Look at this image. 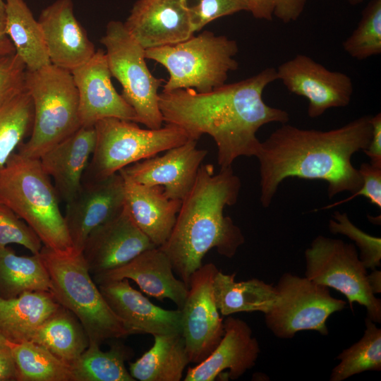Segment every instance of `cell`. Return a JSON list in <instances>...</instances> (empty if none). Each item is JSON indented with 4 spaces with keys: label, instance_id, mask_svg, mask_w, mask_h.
<instances>
[{
    "label": "cell",
    "instance_id": "cell-5",
    "mask_svg": "<svg viewBox=\"0 0 381 381\" xmlns=\"http://www.w3.org/2000/svg\"><path fill=\"white\" fill-rule=\"evenodd\" d=\"M39 255L49 276L50 292L76 316L89 341L101 345L128 335L92 277L82 252H58L42 246Z\"/></svg>",
    "mask_w": 381,
    "mask_h": 381
},
{
    "label": "cell",
    "instance_id": "cell-20",
    "mask_svg": "<svg viewBox=\"0 0 381 381\" xmlns=\"http://www.w3.org/2000/svg\"><path fill=\"white\" fill-rule=\"evenodd\" d=\"M52 64L71 72L89 61L96 50L75 18L72 0H56L38 18Z\"/></svg>",
    "mask_w": 381,
    "mask_h": 381
},
{
    "label": "cell",
    "instance_id": "cell-21",
    "mask_svg": "<svg viewBox=\"0 0 381 381\" xmlns=\"http://www.w3.org/2000/svg\"><path fill=\"white\" fill-rule=\"evenodd\" d=\"M224 329L219 344L202 362L188 369L185 381H213L224 370H229V378L235 380L255 366L260 349L250 326L229 315Z\"/></svg>",
    "mask_w": 381,
    "mask_h": 381
},
{
    "label": "cell",
    "instance_id": "cell-39",
    "mask_svg": "<svg viewBox=\"0 0 381 381\" xmlns=\"http://www.w3.org/2000/svg\"><path fill=\"white\" fill-rule=\"evenodd\" d=\"M248 11L257 19L277 18L284 23L296 21L302 14L307 0H244Z\"/></svg>",
    "mask_w": 381,
    "mask_h": 381
},
{
    "label": "cell",
    "instance_id": "cell-45",
    "mask_svg": "<svg viewBox=\"0 0 381 381\" xmlns=\"http://www.w3.org/2000/svg\"><path fill=\"white\" fill-rule=\"evenodd\" d=\"M368 285L374 295L381 293V272L378 270H373L367 275Z\"/></svg>",
    "mask_w": 381,
    "mask_h": 381
},
{
    "label": "cell",
    "instance_id": "cell-10",
    "mask_svg": "<svg viewBox=\"0 0 381 381\" xmlns=\"http://www.w3.org/2000/svg\"><path fill=\"white\" fill-rule=\"evenodd\" d=\"M305 277L319 284L332 288L353 303L363 306L366 317L381 322V300L371 291L367 268L353 243L322 235L316 236L304 253Z\"/></svg>",
    "mask_w": 381,
    "mask_h": 381
},
{
    "label": "cell",
    "instance_id": "cell-14",
    "mask_svg": "<svg viewBox=\"0 0 381 381\" xmlns=\"http://www.w3.org/2000/svg\"><path fill=\"white\" fill-rule=\"evenodd\" d=\"M124 206V181L119 172L83 183L79 192L66 203L64 215L73 250L82 252L91 231L119 214Z\"/></svg>",
    "mask_w": 381,
    "mask_h": 381
},
{
    "label": "cell",
    "instance_id": "cell-19",
    "mask_svg": "<svg viewBox=\"0 0 381 381\" xmlns=\"http://www.w3.org/2000/svg\"><path fill=\"white\" fill-rule=\"evenodd\" d=\"M123 24L145 49L175 44L194 35L186 0H138Z\"/></svg>",
    "mask_w": 381,
    "mask_h": 381
},
{
    "label": "cell",
    "instance_id": "cell-9",
    "mask_svg": "<svg viewBox=\"0 0 381 381\" xmlns=\"http://www.w3.org/2000/svg\"><path fill=\"white\" fill-rule=\"evenodd\" d=\"M100 42L111 74L121 85V94L133 109L137 123L147 128L162 126L158 90L164 80L155 77L145 59V49L130 35L123 23L111 20Z\"/></svg>",
    "mask_w": 381,
    "mask_h": 381
},
{
    "label": "cell",
    "instance_id": "cell-8",
    "mask_svg": "<svg viewBox=\"0 0 381 381\" xmlns=\"http://www.w3.org/2000/svg\"><path fill=\"white\" fill-rule=\"evenodd\" d=\"M95 128V149L82 183L105 179L190 140L184 130L169 123L157 129H143L134 121L105 118L98 121Z\"/></svg>",
    "mask_w": 381,
    "mask_h": 381
},
{
    "label": "cell",
    "instance_id": "cell-44",
    "mask_svg": "<svg viewBox=\"0 0 381 381\" xmlns=\"http://www.w3.org/2000/svg\"><path fill=\"white\" fill-rule=\"evenodd\" d=\"M6 7L4 0H0V57L16 53L15 48L6 32Z\"/></svg>",
    "mask_w": 381,
    "mask_h": 381
},
{
    "label": "cell",
    "instance_id": "cell-26",
    "mask_svg": "<svg viewBox=\"0 0 381 381\" xmlns=\"http://www.w3.org/2000/svg\"><path fill=\"white\" fill-rule=\"evenodd\" d=\"M236 273L227 274L219 270L213 280L217 308L222 316L241 312L266 313L279 295L275 286L258 279L235 281Z\"/></svg>",
    "mask_w": 381,
    "mask_h": 381
},
{
    "label": "cell",
    "instance_id": "cell-15",
    "mask_svg": "<svg viewBox=\"0 0 381 381\" xmlns=\"http://www.w3.org/2000/svg\"><path fill=\"white\" fill-rule=\"evenodd\" d=\"M155 246L133 221L126 206L89 234L83 255L91 274H99L126 264Z\"/></svg>",
    "mask_w": 381,
    "mask_h": 381
},
{
    "label": "cell",
    "instance_id": "cell-16",
    "mask_svg": "<svg viewBox=\"0 0 381 381\" xmlns=\"http://www.w3.org/2000/svg\"><path fill=\"white\" fill-rule=\"evenodd\" d=\"M78 93L81 126H95L105 118L137 123L133 109L115 90L105 52L99 49L92 57L71 72Z\"/></svg>",
    "mask_w": 381,
    "mask_h": 381
},
{
    "label": "cell",
    "instance_id": "cell-3",
    "mask_svg": "<svg viewBox=\"0 0 381 381\" xmlns=\"http://www.w3.org/2000/svg\"><path fill=\"white\" fill-rule=\"evenodd\" d=\"M241 187L231 166L215 174L213 165L202 164L192 188L181 200L172 231L159 248L188 287L190 276L202 265L209 250L215 248L219 255L231 258L244 243L240 228L224 214L226 206L236 203Z\"/></svg>",
    "mask_w": 381,
    "mask_h": 381
},
{
    "label": "cell",
    "instance_id": "cell-35",
    "mask_svg": "<svg viewBox=\"0 0 381 381\" xmlns=\"http://www.w3.org/2000/svg\"><path fill=\"white\" fill-rule=\"evenodd\" d=\"M342 47L357 60L381 54V0H371L367 4L356 28L343 42Z\"/></svg>",
    "mask_w": 381,
    "mask_h": 381
},
{
    "label": "cell",
    "instance_id": "cell-42",
    "mask_svg": "<svg viewBox=\"0 0 381 381\" xmlns=\"http://www.w3.org/2000/svg\"><path fill=\"white\" fill-rule=\"evenodd\" d=\"M372 137L369 145L363 152L370 158V163L381 167V114L371 116Z\"/></svg>",
    "mask_w": 381,
    "mask_h": 381
},
{
    "label": "cell",
    "instance_id": "cell-31",
    "mask_svg": "<svg viewBox=\"0 0 381 381\" xmlns=\"http://www.w3.org/2000/svg\"><path fill=\"white\" fill-rule=\"evenodd\" d=\"M128 347L116 344L103 351L100 345L89 341L87 348L70 365L74 381H135L126 369L130 358Z\"/></svg>",
    "mask_w": 381,
    "mask_h": 381
},
{
    "label": "cell",
    "instance_id": "cell-17",
    "mask_svg": "<svg viewBox=\"0 0 381 381\" xmlns=\"http://www.w3.org/2000/svg\"><path fill=\"white\" fill-rule=\"evenodd\" d=\"M207 150L198 149L197 140L169 149L121 169L133 181L147 186H160L170 199L182 200L192 188Z\"/></svg>",
    "mask_w": 381,
    "mask_h": 381
},
{
    "label": "cell",
    "instance_id": "cell-25",
    "mask_svg": "<svg viewBox=\"0 0 381 381\" xmlns=\"http://www.w3.org/2000/svg\"><path fill=\"white\" fill-rule=\"evenodd\" d=\"M59 306L50 291H28L15 298H0V332L13 343L30 340Z\"/></svg>",
    "mask_w": 381,
    "mask_h": 381
},
{
    "label": "cell",
    "instance_id": "cell-7",
    "mask_svg": "<svg viewBox=\"0 0 381 381\" xmlns=\"http://www.w3.org/2000/svg\"><path fill=\"white\" fill-rule=\"evenodd\" d=\"M237 42L224 35L204 31L172 45L145 49V57L163 66L169 73L164 91L192 88L212 91L224 84L238 64Z\"/></svg>",
    "mask_w": 381,
    "mask_h": 381
},
{
    "label": "cell",
    "instance_id": "cell-46",
    "mask_svg": "<svg viewBox=\"0 0 381 381\" xmlns=\"http://www.w3.org/2000/svg\"><path fill=\"white\" fill-rule=\"evenodd\" d=\"M11 342L8 341L0 332V344H6L10 346Z\"/></svg>",
    "mask_w": 381,
    "mask_h": 381
},
{
    "label": "cell",
    "instance_id": "cell-12",
    "mask_svg": "<svg viewBox=\"0 0 381 381\" xmlns=\"http://www.w3.org/2000/svg\"><path fill=\"white\" fill-rule=\"evenodd\" d=\"M217 267L202 265L192 274L181 311L182 336L190 363L198 364L217 347L224 334V320L217 308L213 280Z\"/></svg>",
    "mask_w": 381,
    "mask_h": 381
},
{
    "label": "cell",
    "instance_id": "cell-40",
    "mask_svg": "<svg viewBox=\"0 0 381 381\" xmlns=\"http://www.w3.org/2000/svg\"><path fill=\"white\" fill-rule=\"evenodd\" d=\"M26 67L16 54L0 57V104L25 90Z\"/></svg>",
    "mask_w": 381,
    "mask_h": 381
},
{
    "label": "cell",
    "instance_id": "cell-33",
    "mask_svg": "<svg viewBox=\"0 0 381 381\" xmlns=\"http://www.w3.org/2000/svg\"><path fill=\"white\" fill-rule=\"evenodd\" d=\"M33 119V103L26 90L0 104V167L30 135Z\"/></svg>",
    "mask_w": 381,
    "mask_h": 381
},
{
    "label": "cell",
    "instance_id": "cell-27",
    "mask_svg": "<svg viewBox=\"0 0 381 381\" xmlns=\"http://www.w3.org/2000/svg\"><path fill=\"white\" fill-rule=\"evenodd\" d=\"M153 337V346L129 364L131 375L140 381L181 380L190 363L182 334Z\"/></svg>",
    "mask_w": 381,
    "mask_h": 381
},
{
    "label": "cell",
    "instance_id": "cell-24",
    "mask_svg": "<svg viewBox=\"0 0 381 381\" xmlns=\"http://www.w3.org/2000/svg\"><path fill=\"white\" fill-rule=\"evenodd\" d=\"M125 206L133 221L157 247L169 238L175 224L181 200L168 198L160 186L138 183L121 170Z\"/></svg>",
    "mask_w": 381,
    "mask_h": 381
},
{
    "label": "cell",
    "instance_id": "cell-43",
    "mask_svg": "<svg viewBox=\"0 0 381 381\" xmlns=\"http://www.w3.org/2000/svg\"><path fill=\"white\" fill-rule=\"evenodd\" d=\"M18 380L17 370L8 345L0 344V381Z\"/></svg>",
    "mask_w": 381,
    "mask_h": 381
},
{
    "label": "cell",
    "instance_id": "cell-11",
    "mask_svg": "<svg viewBox=\"0 0 381 381\" xmlns=\"http://www.w3.org/2000/svg\"><path fill=\"white\" fill-rule=\"evenodd\" d=\"M275 288L278 299L264 315L267 327L279 339H292L303 330L326 336L329 317L346 308V301L332 296L329 288L306 277L284 273Z\"/></svg>",
    "mask_w": 381,
    "mask_h": 381
},
{
    "label": "cell",
    "instance_id": "cell-13",
    "mask_svg": "<svg viewBox=\"0 0 381 381\" xmlns=\"http://www.w3.org/2000/svg\"><path fill=\"white\" fill-rule=\"evenodd\" d=\"M277 78L287 90L308 101V115L317 118L331 108L349 104L353 92L351 78L331 71L310 56L298 54L276 69Z\"/></svg>",
    "mask_w": 381,
    "mask_h": 381
},
{
    "label": "cell",
    "instance_id": "cell-32",
    "mask_svg": "<svg viewBox=\"0 0 381 381\" xmlns=\"http://www.w3.org/2000/svg\"><path fill=\"white\" fill-rule=\"evenodd\" d=\"M20 381H74L71 367L30 341L9 346Z\"/></svg>",
    "mask_w": 381,
    "mask_h": 381
},
{
    "label": "cell",
    "instance_id": "cell-28",
    "mask_svg": "<svg viewBox=\"0 0 381 381\" xmlns=\"http://www.w3.org/2000/svg\"><path fill=\"white\" fill-rule=\"evenodd\" d=\"M6 32L26 70L33 71L51 64L42 30L24 0H4Z\"/></svg>",
    "mask_w": 381,
    "mask_h": 381
},
{
    "label": "cell",
    "instance_id": "cell-2",
    "mask_svg": "<svg viewBox=\"0 0 381 381\" xmlns=\"http://www.w3.org/2000/svg\"><path fill=\"white\" fill-rule=\"evenodd\" d=\"M371 116H361L327 131L303 129L283 123L263 142L255 155L259 162L262 205L271 204L279 184L286 178L322 180L327 183L329 199L362 186L351 157L366 150L372 137Z\"/></svg>",
    "mask_w": 381,
    "mask_h": 381
},
{
    "label": "cell",
    "instance_id": "cell-6",
    "mask_svg": "<svg viewBox=\"0 0 381 381\" xmlns=\"http://www.w3.org/2000/svg\"><path fill=\"white\" fill-rule=\"evenodd\" d=\"M25 87L32 100L34 119L30 138L17 150L40 159L81 127L78 93L71 73L52 64L26 70Z\"/></svg>",
    "mask_w": 381,
    "mask_h": 381
},
{
    "label": "cell",
    "instance_id": "cell-34",
    "mask_svg": "<svg viewBox=\"0 0 381 381\" xmlns=\"http://www.w3.org/2000/svg\"><path fill=\"white\" fill-rule=\"evenodd\" d=\"M363 337L337 356L340 361L332 370L330 381H342L365 371L381 370V329L367 317Z\"/></svg>",
    "mask_w": 381,
    "mask_h": 381
},
{
    "label": "cell",
    "instance_id": "cell-30",
    "mask_svg": "<svg viewBox=\"0 0 381 381\" xmlns=\"http://www.w3.org/2000/svg\"><path fill=\"white\" fill-rule=\"evenodd\" d=\"M51 282L39 255H18L0 247V298H11L28 291H50Z\"/></svg>",
    "mask_w": 381,
    "mask_h": 381
},
{
    "label": "cell",
    "instance_id": "cell-23",
    "mask_svg": "<svg viewBox=\"0 0 381 381\" xmlns=\"http://www.w3.org/2000/svg\"><path fill=\"white\" fill-rule=\"evenodd\" d=\"M95 126H81L40 158L44 172L54 180L58 196L66 204L82 186L83 174L95 149Z\"/></svg>",
    "mask_w": 381,
    "mask_h": 381
},
{
    "label": "cell",
    "instance_id": "cell-22",
    "mask_svg": "<svg viewBox=\"0 0 381 381\" xmlns=\"http://www.w3.org/2000/svg\"><path fill=\"white\" fill-rule=\"evenodd\" d=\"M171 260L159 248L147 249L116 269L93 276L97 284L123 279H131L149 296L167 298L181 310L188 287L175 277Z\"/></svg>",
    "mask_w": 381,
    "mask_h": 381
},
{
    "label": "cell",
    "instance_id": "cell-38",
    "mask_svg": "<svg viewBox=\"0 0 381 381\" xmlns=\"http://www.w3.org/2000/svg\"><path fill=\"white\" fill-rule=\"evenodd\" d=\"M186 4L194 32L217 18L248 11L244 0H186Z\"/></svg>",
    "mask_w": 381,
    "mask_h": 381
},
{
    "label": "cell",
    "instance_id": "cell-29",
    "mask_svg": "<svg viewBox=\"0 0 381 381\" xmlns=\"http://www.w3.org/2000/svg\"><path fill=\"white\" fill-rule=\"evenodd\" d=\"M30 341L71 365L87 348L89 339L76 316L59 305L36 329Z\"/></svg>",
    "mask_w": 381,
    "mask_h": 381
},
{
    "label": "cell",
    "instance_id": "cell-41",
    "mask_svg": "<svg viewBox=\"0 0 381 381\" xmlns=\"http://www.w3.org/2000/svg\"><path fill=\"white\" fill-rule=\"evenodd\" d=\"M362 179V186L351 196L327 205L319 210H327L334 207L342 203L347 202L356 197L363 195L370 203L381 208V167L375 166L370 163H362L358 169Z\"/></svg>",
    "mask_w": 381,
    "mask_h": 381
},
{
    "label": "cell",
    "instance_id": "cell-1",
    "mask_svg": "<svg viewBox=\"0 0 381 381\" xmlns=\"http://www.w3.org/2000/svg\"><path fill=\"white\" fill-rule=\"evenodd\" d=\"M276 80V68L270 67L208 92L192 88L163 90L159 95L163 121L182 128L191 140L210 135L217 145L220 169L231 167L239 157H255L260 127L289 121L286 111L270 107L262 99L265 87Z\"/></svg>",
    "mask_w": 381,
    "mask_h": 381
},
{
    "label": "cell",
    "instance_id": "cell-37",
    "mask_svg": "<svg viewBox=\"0 0 381 381\" xmlns=\"http://www.w3.org/2000/svg\"><path fill=\"white\" fill-rule=\"evenodd\" d=\"M16 243L38 254L42 241L35 232L11 209L0 204V247Z\"/></svg>",
    "mask_w": 381,
    "mask_h": 381
},
{
    "label": "cell",
    "instance_id": "cell-4",
    "mask_svg": "<svg viewBox=\"0 0 381 381\" xmlns=\"http://www.w3.org/2000/svg\"><path fill=\"white\" fill-rule=\"evenodd\" d=\"M59 196L40 159L13 153L0 167V204L11 209L58 252L73 250Z\"/></svg>",
    "mask_w": 381,
    "mask_h": 381
},
{
    "label": "cell",
    "instance_id": "cell-47",
    "mask_svg": "<svg viewBox=\"0 0 381 381\" xmlns=\"http://www.w3.org/2000/svg\"><path fill=\"white\" fill-rule=\"evenodd\" d=\"M351 5L355 6L361 4L364 0H346Z\"/></svg>",
    "mask_w": 381,
    "mask_h": 381
},
{
    "label": "cell",
    "instance_id": "cell-18",
    "mask_svg": "<svg viewBox=\"0 0 381 381\" xmlns=\"http://www.w3.org/2000/svg\"><path fill=\"white\" fill-rule=\"evenodd\" d=\"M97 286L128 335L182 334L181 310H167L156 306L133 288L128 279L104 282Z\"/></svg>",
    "mask_w": 381,
    "mask_h": 381
},
{
    "label": "cell",
    "instance_id": "cell-36",
    "mask_svg": "<svg viewBox=\"0 0 381 381\" xmlns=\"http://www.w3.org/2000/svg\"><path fill=\"white\" fill-rule=\"evenodd\" d=\"M329 221V231L343 234L353 241L360 250L359 258L371 270L381 265V238L373 236L356 226L345 212H334Z\"/></svg>",
    "mask_w": 381,
    "mask_h": 381
}]
</instances>
